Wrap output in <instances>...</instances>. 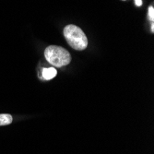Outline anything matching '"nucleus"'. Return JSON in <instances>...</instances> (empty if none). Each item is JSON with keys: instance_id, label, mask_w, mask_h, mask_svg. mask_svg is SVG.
Wrapping results in <instances>:
<instances>
[{"instance_id": "obj_3", "label": "nucleus", "mask_w": 154, "mask_h": 154, "mask_svg": "<svg viewBox=\"0 0 154 154\" xmlns=\"http://www.w3.org/2000/svg\"><path fill=\"white\" fill-rule=\"evenodd\" d=\"M57 74V69L54 67H48V68H44L43 69V78L45 79H52L53 78H54Z\"/></svg>"}, {"instance_id": "obj_7", "label": "nucleus", "mask_w": 154, "mask_h": 154, "mask_svg": "<svg viewBox=\"0 0 154 154\" xmlns=\"http://www.w3.org/2000/svg\"><path fill=\"white\" fill-rule=\"evenodd\" d=\"M151 31H152V32L154 31V24H153V23L151 24Z\"/></svg>"}, {"instance_id": "obj_6", "label": "nucleus", "mask_w": 154, "mask_h": 154, "mask_svg": "<svg viewBox=\"0 0 154 154\" xmlns=\"http://www.w3.org/2000/svg\"><path fill=\"white\" fill-rule=\"evenodd\" d=\"M137 6H141L142 5V0H135Z\"/></svg>"}, {"instance_id": "obj_5", "label": "nucleus", "mask_w": 154, "mask_h": 154, "mask_svg": "<svg viewBox=\"0 0 154 154\" xmlns=\"http://www.w3.org/2000/svg\"><path fill=\"white\" fill-rule=\"evenodd\" d=\"M148 11H149V18L153 22V20H154V8L152 6H150L148 9Z\"/></svg>"}, {"instance_id": "obj_1", "label": "nucleus", "mask_w": 154, "mask_h": 154, "mask_svg": "<svg viewBox=\"0 0 154 154\" xmlns=\"http://www.w3.org/2000/svg\"><path fill=\"white\" fill-rule=\"evenodd\" d=\"M64 36L67 44L76 50H84L88 46V39L79 27L70 24L65 27Z\"/></svg>"}, {"instance_id": "obj_4", "label": "nucleus", "mask_w": 154, "mask_h": 154, "mask_svg": "<svg viewBox=\"0 0 154 154\" xmlns=\"http://www.w3.org/2000/svg\"><path fill=\"white\" fill-rule=\"evenodd\" d=\"M12 116L8 114H0V125H7L11 124Z\"/></svg>"}, {"instance_id": "obj_2", "label": "nucleus", "mask_w": 154, "mask_h": 154, "mask_svg": "<svg viewBox=\"0 0 154 154\" xmlns=\"http://www.w3.org/2000/svg\"><path fill=\"white\" fill-rule=\"evenodd\" d=\"M45 57L50 64L57 67L66 66L71 61V55L69 52L57 45H50L45 48Z\"/></svg>"}]
</instances>
